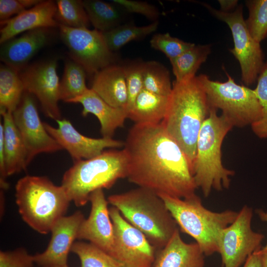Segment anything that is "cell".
<instances>
[{
  "instance_id": "6da1fadb",
  "label": "cell",
  "mask_w": 267,
  "mask_h": 267,
  "mask_svg": "<svg viewBox=\"0 0 267 267\" xmlns=\"http://www.w3.org/2000/svg\"><path fill=\"white\" fill-rule=\"evenodd\" d=\"M123 147L130 182L158 195L186 198L195 194L198 188L189 161L161 123L134 124Z\"/></svg>"
},
{
  "instance_id": "7a4b0ae2",
  "label": "cell",
  "mask_w": 267,
  "mask_h": 267,
  "mask_svg": "<svg viewBox=\"0 0 267 267\" xmlns=\"http://www.w3.org/2000/svg\"><path fill=\"white\" fill-rule=\"evenodd\" d=\"M210 110L206 92L198 76L173 82L161 124L184 152L192 171L199 133Z\"/></svg>"
},
{
  "instance_id": "3957f363",
  "label": "cell",
  "mask_w": 267,
  "mask_h": 267,
  "mask_svg": "<svg viewBox=\"0 0 267 267\" xmlns=\"http://www.w3.org/2000/svg\"><path fill=\"white\" fill-rule=\"evenodd\" d=\"M107 199L156 251L163 248L178 229L163 199L148 189L138 187Z\"/></svg>"
},
{
  "instance_id": "277c9868",
  "label": "cell",
  "mask_w": 267,
  "mask_h": 267,
  "mask_svg": "<svg viewBox=\"0 0 267 267\" xmlns=\"http://www.w3.org/2000/svg\"><path fill=\"white\" fill-rule=\"evenodd\" d=\"M16 203L24 222L46 234L65 216L71 202L63 187L43 176L27 175L15 185Z\"/></svg>"
},
{
  "instance_id": "5b68a950",
  "label": "cell",
  "mask_w": 267,
  "mask_h": 267,
  "mask_svg": "<svg viewBox=\"0 0 267 267\" xmlns=\"http://www.w3.org/2000/svg\"><path fill=\"white\" fill-rule=\"evenodd\" d=\"M113 149L90 159L74 161L64 173L61 185L76 206L85 205L93 191L109 189L119 179L127 178V154L123 149Z\"/></svg>"
},
{
  "instance_id": "8992f818",
  "label": "cell",
  "mask_w": 267,
  "mask_h": 267,
  "mask_svg": "<svg viewBox=\"0 0 267 267\" xmlns=\"http://www.w3.org/2000/svg\"><path fill=\"white\" fill-rule=\"evenodd\" d=\"M232 127L226 118L219 116L217 110L210 109L200 130L192 173L197 188L201 189L205 197L213 189L222 191L230 186L234 172L223 166L222 146Z\"/></svg>"
},
{
  "instance_id": "52a82bcc",
  "label": "cell",
  "mask_w": 267,
  "mask_h": 267,
  "mask_svg": "<svg viewBox=\"0 0 267 267\" xmlns=\"http://www.w3.org/2000/svg\"><path fill=\"white\" fill-rule=\"evenodd\" d=\"M159 196L178 227L195 240L204 256L218 253L221 233L234 222L238 212L230 210L220 212L212 211L203 206L196 194L186 198Z\"/></svg>"
},
{
  "instance_id": "ba28073f",
  "label": "cell",
  "mask_w": 267,
  "mask_h": 267,
  "mask_svg": "<svg viewBox=\"0 0 267 267\" xmlns=\"http://www.w3.org/2000/svg\"><path fill=\"white\" fill-rule=\"evenodd\" d=\"M224 82L198 76L206 94L210 109H220L232 126H251L262 117V108L254 89L236 84L226 73Z\"/></svg>"
},
{
  "instance_id": "9c48e42d",
  "label": "cell",
  "mask_w": 267,
  "mask_h": 267,
  "mask_svg": "<svg viewBox=\"0 0 267 267\" xmlns=\"http://www.w3.org/2000/svg\"><path fill=\"white\" fill-rule=\"evenodd\" d=\"M218 19L226 23L231 31L234 47L229 50L238 61L241 78L246 86L254 84L265 63L260 43L255 41L249 33L243 17L241 5L233 12H224L204 4Z\"/></svg>"
},
{
  "instance_id": "30bf717a",
  "label": "cell",
  "mask_w": 267,
  "mask_h": 267,
  "mask_svg": "<svg viewBox=\"0 0 267 267\" xmlns=\"http://www.w3.org/2000/svg\"><path fill=\"white\" fill-rule=\"evenodd\" d=\"M58 27L61 39L67 47L71 59L80 64L87 73L93 76L115 64L116 57L107 45L102 32L60 24Z\"/></svg>"
},
{
  "instance_id": "8fae6325",
  "label": "cell",
  "mask_w": 267,
  "mask_h": 267,
  "mask_svg": "<svg viewBox=\"0 0 267 267\" xmlns=\"http://www.w3.org/2000/svg\"><path fill=\"white\" fill-rule=\"evenodd\" d=\"M252 208L244 205L234 222L224 228L218 241L223 267H240L247 258L261 249L264 235L251 228Z\"/></svg>"
},
{
  "instance_id": "7c38bea8",
  "label": "cell",
  "mask_w": 267,
  "mask_h": 267,
  "mask_svg": "<svg viewBox=\"0 0 267 267\" xmlns=\"http://www.w3.org/2000/svg\"><path fill=\"white\" fill-rule=\"evenodd\" d=\"M114 229L111 256L121 267H153L156 250L145 236L130 224L114 207L109 208Z\"/></svg>"
},
{
  "instance_id": "4fadbf2b",
  "label": "cell",
  "mask_w": 267,
  "mask_h": 267,
  "mask_svg": "<svg viewBox=\"0 0 267 267\" xmlns=\"http://www.w3.org/2000/svg\"><path fill=\"white\" fill-rule=\"evenodd\" d=\"M12 116L25 146L27 166L38 154L63 149L45 130L33 95L24 91Z\"/></svg>"
},
{
  "instance_id": "5bb4252c",
  "label": "cell",
  "mask_w": 267,
  "mask_h": 267,
  "mask_svg": "<svg viewBox=\"0 0 267 267\" xmlns=\"http://www.w3.org/2000/svg\"><path fill=\"white\" fill-rule=\"evenodd\" d=\"M57 67V59H51L27 65L19 72L24 91L36 97L44 114L56 121L62 119Z\"/></svg>"
},
{
  "instance_id": "9a60e30c",
  "label": "cell",
  "mask_w": 267,
  "mask_h": 267,
  "mask_svg": "<svg viewBox=\"0 0 267 267\" xmlns=\"http://www.w3.org/2000/svg\"><path fill=\"white\" fill-rule=\"evenodd\" d=\"M56 122L57 128L45 122H44V127L63 149L68 151L74 162L94 157L106 148L115 149L124 146V142L113 138H94L85 136L66 119Z\"/></svg>"
},
{
  "instance_id": "2e32d148",
  "label": "cell",
  "mask_w": 267,
  "mask_h": 267,
  "mask_svg": "<svg viewBox=\"0 0 267 267\" xmlns=\"http://www.w3.org/2000/svg\"><path fill=\"white\" fill-rule=\"evenodd\" d=\"M89 201L90 212L80 226L77 239L87 240L111 256L114 247V229L109 203L103 189L91 193Z\"/></svg>"
},
{
  "instance_id": "e0dca14e",
  "label": "cell",
  "mask_w": 267,
  "mask_h": 267,
  "mask_svg": "<svg viewBox=\"0 0 267 267\" xmlns=\"http://www.w3.org/2000/svg\"><path fill=\"white\" fill-rule=\"evenodd\" d=\"M85 218L80 211L61 218L51 230V239L46 249L34 255L35 263L42 267L67 265L68 254L77 239L80 226Z\"/></svg>"
},
{
  "instance_id": "ac0fdd59",
  "label": "cell",
  "mask_w": 267,
  "mask_h": 267,
  "mask_svg": "<svg viewBox=\"0 0 267 267\" xmlns=\"http://www.w3.org/2000/svg\"><path fill=\"white\" fill-rule=\"evenodd\" d=\"M57 6L52 0H42L20 14L0 22V43L2 44L20 33L38 28L59 26L55 19Z\"/></svg>"
},
{
  "instance_id": "d6986e66",
  "label": "cell",
  "mask_w": 267,
  "mask_h": 267,
  "mask_svg": "<svg viewBox=\"0 0 267 267\" xmlns=\"http://www.w3.org/2000/svg\"><path fill=\"white\" fill-rule=\"evenodd\" d=\"M50 28L29 31L18 38L1 44L0 59L2 63L20 72L29 61L49 41Z\"/></svg>"
},
{
  "instance_id": "ffe728a7",
  "label": "cell",
  "mask_w": 267,
  "mask_h": 267,
  "mask_svg": "<svg viewBox=\"0 0 267 267\" xmlns=\"http://www.w3.org/2000/svg\"><path fill=\"white\" fill-rule=\"evenodd\" d=\"M70 103H79L83 105L82 115H94L100 125L102 137L112 138L116 130L124 126L128 118L126 109L111 106L104 101L92 89H89L83 95L72 100Z\"/></svg>"
},
{
  "instance_id": "44dd1931",
  "label": "cell",
  "mask_w": 267,
  "mask_h": 267,
  "mask_svg": "<svg viewBox=\"0 0 267 267\" xmlns=\"http://www.w3.org/2000/svg\"><path fill=\"white\" fill-rule=\"evenodd\" d=\"M204 256L196 242L183 241L178 229L168 243L156 251L153 267H204Z\"/></svg>"
},
{
  "instance_id": "7402d4cb",
  "label": "cell",
  "mask_w": 267,
  "mask_h": 267,
  "mask_svg": "<svg viewBox=\"0 0 267 267\" xmlns=\"http://www.w3.org/2000/svg\"><path fill=\"white\" fill-rule=\"evenodd\" d=\"M90 89L111 106L127 110L128 92L123 66L114 64L96 73Z\"/></svg>"
},
{
  "instance_id": "603a6c76",
  "label": "cell",
  "mask_w": 267,
  "mask_h": 267,
  "mask_svg": "<svg viewBox=\"0 0 267 267\" xmlns=\"http://www.w3.org/2000/svg\"><path fill=\"white\" fill-rule=\"evenodd\" d=\"M3 118V134L5 167L7 177L25 170L26 164L25 146L13 120L12 112L0 111Z\"/></svg>"
},
{
  "instance_id": "cb8c5ba5",
  "label": "cell",
  "mask_w": 267,
  "mask_h": 267,
  "mask_svg": "<svg viewBox=\"0 0 267 267\" xmlns=\"http://www.w3.org/2000/svg\"><path fill=\"white\" fill-rule=\"evenodd\" d=\"M169 98L143 89L128 112V118L136 124L160 123L165 116Z\"/></svg>"
},
{
  "instance_id": "d4e9b609",
  "label": "cell",
  "mask_w": 267,
  "mask_h": 267,
  "mask_svg": "<svg viewBox=\"0 0 267 267\" xmlns=\"http://www.w3.org/2000/svg\"><path fill=\"white\" fill-rule=\"evenodd\" d=\"M90 23L102 33L121 24L125 11L118 5L100 0H82Z\"/></svg>"
},
{
  "instance_id": "484cf974",
  "label": "cell",
  "mask_w": 267,
  "mask_h": 267,
  "mask_svg": "<svg viewBox=\"0 0 267 267\" xmlns=\"http://www.w3.org/2000/svg\"><path fill=\"white\" fill-rule=\"evenodd\" d=\"M24 92L19 72L4 64L0 68V111L13 112Z\"/></svg>"
},
{
  "instance_id": "4316f807",
  "label": "cell",
  "mask_w": 267,
  "mask_h": 267,
  "mask_svg": "<svg viewBox=\"0 0 267 267\" xmlns=\"http://www.w3.org/2000/svg\"><path fill=\"white\" fill-rule=\"evenodd\" d=\"M209 44L195 45L177 58L171 60L176 81L180 82L195 77V73L210 53Z\"/></svg>"
},
{
  "instance_id": "83f0119b",
  "label": "cell",
  "mask_w": 267,
  "mask_h": 267,
  "mask_svg": "<svg viewBox=\"0 0 267 267\" xmlns=\"http://www.w3.org/2000/svg\"><path fill=\"white\" fill-rule=\"evenodd\" d=\"M86 72L72 59L66 61L59 84V99L65 102L83 95L88 89L86 84Z\"/></svg>"
},
{
  "instance_id": "f1b7e54d",
  "label": "cell",
  "mask_w": 267,
  "mask_h": 267,
  "mask_svg": "<svg viewBox=\"0 0 267 267\" xmlns=\"http://www.w3.org/2000/svg\"><path fill=\"white\" fill-rule=\"evenodd\" d=\"M158 26L157 21L140 27L131 24H124L102 33L108 48L114 52L128 43L140 40L154 32Z\"/></svg>"
},
{
  "instance_id": "f546056e",
  "label": "cell",
  "mask_w": 267,
  "mask_h": 267,
  "mask_svg": "<svg viewBox=\"0 0 267 267\" xmlns=\"http://www.w3.org/2000/svg\"><path fill=\"white\" fill-rule=\"evenodd\" d=\"M143 88L153 93L169 97L172 91L170 76L160 63L150 61L143 63Z\"/></svg>"
},
{
  "instance_id": "4dcf8cb0",
  "label": "cell",
  "mask_w": 267,
  "mask_h": 267,
  "mask_svg": "<svg viewBox=\"0 0 267 267\" xmlns=\"http://www.w3.org/2000/svg\"><path fill=\"white\" fill-rule=\"evenodd\" d=\"M56 4L55 19L59 25L74 28H88L90 23L82 0H58Z\"/></svg>"
},
{
  "instance_id": "1f68e13d",
  "label": "cell",
  "mask_w": 267,
  "mask_h": 267,
  "mask_svg": "<svg viewBox=\"0 0 267 267\" xmlns=\"http://www.w3.org/2000/svg\"><path fill=\"white\" fill-rule=\"evenodd\" d=\"M71 251L79 257L80 267H121L114 258L89 242L76 241Z\"/></svg>"
},
{
  "instance_id": "d6a6232c",
  "label": "cell",
  "mask_w": 267,
  "mask_h": 267,
  "mask_svg": "<svg viewBox=\"0 0 267 267\" xmlns=\"http://www.w3.org/2000/svg\"><path fill=\"white\" fill-rule=\"evenodd\" d=\"M249 16L245 20L247 28L253 39L261 42L267 38V0L247 2Z\"/></svg>"
},
{
  "instance_id": "836d02e7",
  "label": "cell",
  "mask_w": 267,
  "mask_h": 267,
  "mask_svg": "<svg viewBox=\"0 0 267 267\" xmlns=\"http://www.w3.org/2000/svg\"><path fill=\"white\" fill-rule=\"evenodd\" d=\"M254 89L262 108V117L251 126L253 133L260 138H267V61L265 62Z\"/></svg>"
},
{
  "instance_id": "e575fe53",
  "label": "cell",
  "mask_w": 267,
  "mask_h": 267,
  "mask_svg": "<svg viewBox=\"0 0 267 267\" xmlns=\"http://www.w3.org/2000/svg\"><path fill=\"white\" fill-rule=\"evenodd\" d=\"M150 44L153 48L163 52L170 60L177 58L195 44L173 37L169 33L154 35Z\"/></svg>"
},
{
  "instance_id": "d590c367",
  "label": "cell",
  "mask_w": 267,
  "mask_h": 267,
  "mask_svg": "<svg viewBox=\"0 0 267 267\" xmlns=\"http://www.w3.org/2000/svg\"><path fill=\"white\" fill-rule=\"evenodd\" d=\"M143 63L141 62H133L123 66L128 92V113L132 108L136 97L144 89Z\"/></svg>"
},
{
  "instance_id": "8d00e7d4",
  "label": "cell",
  "mask_w": 267,
  "mask_h": 267,
  "mask_svg": "<svg viewBox=\"0 0 267 267\" xmlns=\"http://www.w3.org/2000/svg\"><path fill=\"white\" fill-rule=\"evenodd\" d=\"M34 263V255L25 249L0 252V267H33Z\"/></svg>"
},
{
  "instance_id": "74e56055",
  "label": "cell",
  "mask_w": 267,
  "mask_h": 267,
  "mask_svg": "<svg viewBox=\"0 0 267 267\" xmlns=\"http://www.w3.org/2000/svg\"><path fill=\"white\" fill-rule=\"evenodd\" d=\"M111 1L126 12L143 15L153 22L157 21L160 14L159 10L155 6L147 2L133 0H113Z\"/></svg>"
},
{
  "instance_id": "f35d334b",
  "label": "cell",
  "mask_w": 267,
  "mask_h": 267,
  "mask_svg": "<svg viewBox=\"0 0 267 267\" xmlns=\"http://www.w3.org/2000/svg\"><path fill=\"white\" fill-rule=\"evenodd\" d=\"M26 9L21 0H0V22L8 20Z\"/></svg>"
},
{
  "instance_id": "ab89813d",
  "label": "cell",
  "mask_w": 267,
  "mask_h": 267,
  "mask_svg": "<svg viewBox=\"0 0 267 267\" xmlns=\"http://www.w3.org/2000/svg\"><path fill=\"white\" fill-rule=\"evenodd\" d=\"M0 184L1 189L4 190L8 188L9 185L6 182L7 177L5 172V155L4 150L3 134L2 123L0 124Z\"/></svg>"
},
{
  "instance_id": "60d3db41",
  "label": "cell",
  "mask_w": 267,
  "mask_h": 267,
  "mask_svg": "<svg viewBox=\"0 0 267 267\" xmlns=\"http://www.w3.org/2000/svg\"><path fill=\"white\" fill-rule=\"evenodd\" d=\"M260 250H257L247 258L243 267H262V255Z\"/></svg>"
},
{
  "instance_id": "b9f144b4",
  "label": "cell",
  "mask_w": 267,
  "mask_h": 267,
  "mask_svg": "<svg viewBox=\"0 0 267 267\" xmlns=\"http://www.w3.org/2000/svg\"><path fill=\"white\" fill-rule=\"evenodd\" d=\"M218 1L221 7L220 10L224 12H230L231 10L238 6V0H219Z\"/></svg>"
},
{
  "instance_id": "7bdbcfd3",
  "label": "cell",
  "mask_w": 267,
  "mask_h": 267,
  "mask_svg": "<svg viewBox=\"0 0 267 267\" xmlns=\"http://www.w3.org/2000/svg\"><path fill=\"white\" fill-rule=\"evenodd\" d=\"M256 212L261 221L267 222V212L264 211L262 209L256 210ZM260 252L262 253H267V243L264 247L260 249Z\"/></svg>"
},
{
  "instance_id": "ee69618b",
  "label": "cell",
  "mask_w": 267,
  "mask_h": 267,
  "mask_svg": "<svg viewBox=\"0 0 267 267\" xmlns=\"http://www.w3.org/2000/svg\"><path fill=\"white\" fill-rule=\"evenodd\" d=\"M261 254L262 255V267H267V253H261Z\"/></svg>"
},
{
  "instance_id": "f6af8a7d",
  "label": "cell",
  "mask_w": 267,
  "mask_h": 267,
  "mask_svg": "<svg viewBox=\"0 0 267 267\" xmlns=\"http://www.w3.org/2000/svg\"><path fill=\"white\" fill-rule=\"evenodd\" d=\"M68 267V266H67V265H66L62 266H57V267Z\"/></svg>"
}]
</instances>
